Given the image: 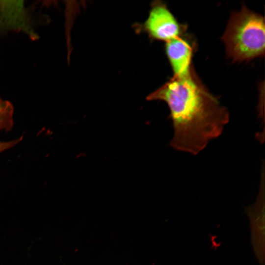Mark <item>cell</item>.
<instances>
[{
	"mask_svg": "<svg viewBox=\"0 0 265 265\" xmlns=\"http://www.w3.org/2000/svg\"><path fill=\"white\" fill-rule=\"evenodd\" d=\"M147 100L167 104L174 129L169 146L194 155L218 137L229 121L228 109L206 89L193 68L187 75L173 76Z\"/></svg>",
	"mask_w": 265,
	"mask_h": 265,
	"instance_id": "1",
	"label": "cell"
},
{
	"mask_svg": "<svg viewBox=\"0 0 265 265\" xmlns=\"http://www.w3.org/2000/svg\"><path fill=\"white\" fill-rule=\"evenodd\" d=\"M265 33L264 17L243 5L232 12L221 37L227 56L235 62L264 56Z\"/></svg>",
	"mask_w": 265,
	"mask_h": 265,
	"instance_id": "2",
	"label": "cell"
},
{
	"mask_svg": "<svg viewBox=\"0 0 265 265\" xmlns=\"http://www.w3.org/2000/svg\"><path fill=\"white\" fill-rule=\"evenodd\" d=\"M138 28L147 33L151 39L165 42L186 31V26L179 23L166 4L160 0L152 4L147 19Z\"/></svg>",
	"mask_w": 265,
	"mask_h": 265,
	"instance_id": "3",
	"label": "cell"
},
{
	"mask_svg": "<svg viewBox=\"0 0 265 265\" xmlns=\"http://www.w3.org/2000/svg\"><path fill=\"white\" fill-rule=\"evenodd\" d=\"M29 10L24 1H0V33L21 31L31 39H37Z\"/></svg>",
	"mask_w": 265,
	"mask_h": 265,
	"instance_id": "4",
	"label": "cell"
},
{
	"mask_svg": "<svg viewBox=\"0 0 265 265\" xmlns=\"http://www.w3.org/2000/svg\"><path fill=\"white\" fill-rule=\"evenodd\" d=\"M194 48V43L185 33L166 42L165 53L173 76L186 75L190 72Z\"/></svg>",
	"mask_w": 265,
	"mask_h": 265,
	"instance_id": "5",
	"label": "cell"
},
{
	"mask_svg": "<svg viewBox=\"0 0 265 265\" xmlns=\"http://www.w3.org/2000/svg\"><path fill=\"white\" fill-rule=\"evenodd\" d=\"M14 107L12 104L0 98V131H9L13 126ZM22 137L10 141H0V153L7 150L21 141Z\"/></svg>",
	"mask_w": 265,
	"mask_h": 265,
	"instance_id": "6",
	"label": "cell"
}]
</instances>
